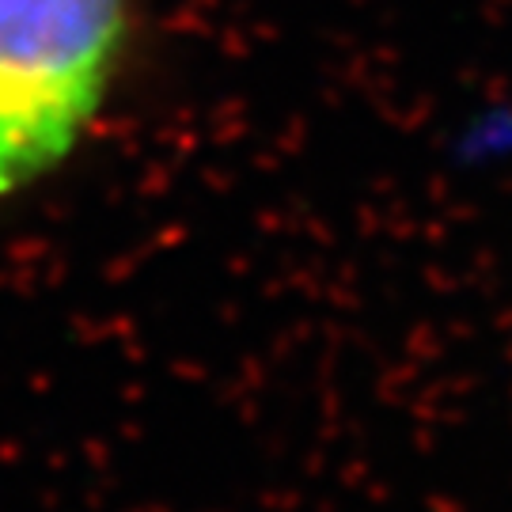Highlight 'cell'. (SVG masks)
<instances>
[{
	"label": "cell",
	"mask_w": 512,
	"mask_h": 512,
	"mask_svg": "<svg viewBox=\"0 0 512 512\" xmlns=\"http://www.w3.org/2000/svg\"><path fill=\"white\" fill-rule=\"evenodd\" d=\"M133 0H0V205L54 175L103 110Z\"/></svg>",
	"instance_id": "obj_1"
}]
</instances>
